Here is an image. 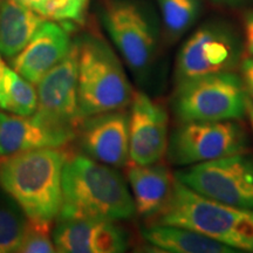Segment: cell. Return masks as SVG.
Returning <instances> with one entry per match:
<instances>
[{
  "mask_svg": "<svg viewBox=\"0 0 253 253\" xmlns=\"http://www.w3.org/2000/svg\"><path fill=\"white\" fill-rule=\"evenodd\" d=\"M135 204L128 185L116 168L84 154L68 155L62 170V203L59 219L95 218L130 219Z\"/></svg>",
  "mask_w": 253,
  "mask_h": 253,
  "instance_id": "cell-1",
  "label": "cell"
},
{
  "mask_svg": "<svg viewBox=\"0 0 253 253\" xmlns=\"http://www.w3.org/2000/svg\"><path fill=\"white\" fill-rule=\"evenodd\" d=\"M67 156L62 148H43L0 157V188L28 219L53 223L58 218Z\"/></svg>",
  "mask_w": 253,
  "mask_h": 253,
  "instance_id": "cell-2",
  "label": "cell"
},
{
  "mask_svg": "<svg viewBox=\"0 0 253 253\" xmlns=\"http://www.w3.org/2000/svg\"><path fill=\"white\" fill-rule=\"evenodd\" d=\"M150 224L185 227L236 251L253 252V211L205 197L176 177L169 201Z\"/></svg>",
  "mask_w": 253,
  "mask_h": 253,
  "instance_id": "cell-3",
  "label": "cell"
},
{
  "mask_svg": "<svg viewBox=\"0 0 253 253\" xmlns=\"http://www.w3.org/2000/svg\"><path fill=\"white\" fill-rule=\"evenodd\" d=\"M77 42L79 114L82 121L89 116L130 106L134 90L112 47L90 34L81 37Z\"/></svg>",
  "mask_w": 253,
  "mask_h": 253,
  "instance_id": "cell-4",
  "label": "cell"
},
{
  "mask_svg": "<svg viewBox=\"0 0 253 253\" xmlns=\"http://www.w3.org/2000/svg\"><path fill=\"white\" fill-rule=\"evenodd\" d=\"M246 90L235 72L177 82L172 110L177 121H227L246 116Z\"/></svg>",
  "mask_w": 253,
  "mask_h": 253,
  "instance_id": "cell-5",
  "label": "cell"
},
{
  "mask_svg": "<svg viewBox=\"0 0 253 253\" xmlns=\"http://www.w3.org/2000/svg\"><path fill=\"white\" fill-rule=\"evenodd\" d=\"M248 150V132L238 120L183 122L169 136L167 157L189 167Z\"/></svg>",
  "mask_w": 253,
  "mask_h": 253,
  "instance_id": "cell-6",
  "label": "cell"
},
{
  "mask_svg": "<svg viewBox=\"0 0 253 253\" xmlns=\"http://www.w3.org/2000/svg\"><path fill=\"white\" fill-rule=\"evenodd\" d=\"M175 177L205 197L253 211V157L246 153L184 167Z\"/></svg>",
  "mask_w": 253,
  "mask_h": 253,
  "instance_id": "cell-7",
  "label": "cell"
},
{
  "mask_svg": "<svg viewBox=\"0 0 253 253\" xmlns=\"http://www.w3.org/2000/svg\"><path fill=\"white\" fill-rule=\"evenodd\" d=\"M244 58V46L229 25L209 23L183 43L176 59V84L188 79L233 72Z\"/></svg>",
  "mask_w": 253,
  "mask_h": 253,
  "instance_id": "cell-8",
  "label": "cell"
},
{
  "mask_svg": "<svg viewBox=\"0 0 253 253\" xmlns=\"http://www.w3.org/2000/svg\"><path fill=\"white\" fill-rule=\"evenodd\" d=\"M102 21L110 39L129 68L136 74L148 72L156 54V32L138 5L113 0L102 12Z\"/></svg>",
  "mask_w": 253,
  "mask_h": 253,
  "instance_id": "cell-9",
  "label": "cell"
},
{
  "mask_svg": "<svg viewBox=\"0 0 253 253\" xmlns=\"http://www.w3.org/2000/svg\"><path fill=\"white\" fill-rule=\"evenodd\" d=\"M79 48L77 40L68 54L38 82V106L33 115L52 126L77 131L82 120L78 99Z\"/></svg>",
  "mask_w": 253,
  "mask_h": 253,
  "instance_id": "cell-10",
  "label": "cell"
},
{
  "mask_svg": "<svg viewBox=\"0 0 253 253\" xmlns=\"http://www.w3.org/2000/svg\"><path fill=\"white\" fill-rule=\"evenodd\" d=\"M169 136V115L163 104L143 91H134L129 112L130 162H161L167 156Z\"/></svg>",
  "mask_w": 253,
  "mask_h": 253,
  "instance_id": "cell-11",
  "label": "cell"
},
{
  "mask_svg": "<svg viewBox=\"0 0 253 253\" xmlns=\"http://www.w3.org/2000/svg\"><path fill=\"white\" fill-rule=\"evenodd\" d=\"M79 141L84 155L114 168L128 166L129 113L112 110L89 116L78 128Z\"/></svg>",
  "mask_w": 253,
  "mask_h": 253,
  "instance_id": "cell-12",
  "label": "cell"
},
{
  "mask_svg": "<svg viewBox=\"0 0 253 253\" xmlns=\"http://www.w3.org/2000/svg\"><path fill=\"white\" fill-rule=\"evenodd\" d=\"M53 242L60 253H120L128 248L126 232L115 221L95 218L59 219Z\"/></svg>",
  "mask_w": 253,
  "mask_h": 253,
  "instance_id": "cell-13",
  "label": "cell"
},
{
  "mask_svg": "<svg viewBox=\"0 0 253 253\" xmlns=\"http://www.w3.org/2000/svg\"><path fill=\"white\" fill-rule=\"evenodd\" d=\"M75 136L77 131L52 126L36 115L0 112V157L43 148H63Z\"/></svg>",
  "mask_w": 253,
  "mask_h": 253,
  "instance_id": "cell-14",
  "label": "cell"
},
{
  "mask_svg": "<svg viewBox=\"0 0 253 253\" xmlns=\"http://www.w3.org/2000/svg\"><path fill=\"white\" fill-rule=\"evenodd\" d=\"M71 31L54 21H43L25 48L11 59V68L38 84L56 63L68 54Z\"/></svg>",
  "mask_w": 253,
  "mask_h": 253,
  "instance_id": "cell-15",
  "label": "cell"
},
{
  "mask_svg": "<svg viewBox=\"0 0 253 253\" xmlns=\"http://www.w3.org/2000/svg\"><path fill=\"white\" fill-rule=\"evenodd\" d=\"M126 178L131 189L136 213L142 217L156 216L171 196L175 173L158 163L135 164L126 170Z\"/></svg>",
  "mask_w": 253,
  "mask_h": 253,
  "instance_id": "cell-16",
  "label": "cell"
},
{
  "mask_svg": "<svg viewBox=\"0 0 253 253\" xmlns=\"http://www.w3.org/2000/svg\"><path fill=\"white\" fill-rule=\"evenodd\" d=\"M145 242L162 252L170 253H233L235 249L185 227L149 224L142 230Z\"/></svg>",
  "mask_w": 253,
  "mask_h": 253,
  "instance_id": "cell-17",
  "label": "cell"
},
{
  "mask_svg": "<svg viewBox=\"0 0 253 253\" xmlns=\"http://www.w3.org/2000/svg\"><path fill=\"white\" fill-rule=\"evenodd\" d=\"M43 21L15 0H0V54L12 59L20 53Z\"/></svg>",
  "mask_w": 253,
  "mask_h": 253,
  "instance_id": "cell-18",
  "label": "cell"
},
{
  "mask_svg": "<svg viewBox=\"0 0 253 253\" xmlns=\"http://www.w3.org/2000/svg\"><path fill=\"white\" fill-rule=\"evenodd\" d=\"M38 94L34 84L14 69L6 67L0 93V108L14 115L31 116L36 113Z\"/></svg>",
  "mask_w": 253,
  "mask_h": 253,
  "instance_id": "cell-19",
  "label": "cell"
},
{
  "mask_svg": "<svg viewBox=\"0 0 253 253\" xmlns=\"http://www.w3.org/2000/svg\"><path fill=\"white\" fill-rule=\"evenodd\" d=\"M48 21L73 31L86 23L89 0H15Z\"/></svg>",
  "mask_w": 253,
  "mask_h": 253,
  "instance_id": "cell-20",
  "label": "cell"
},
{
  "mask_svg": "<svg viewBox=\"0 0 253 253\" xmlns=\"http://www.w3.org/2000/svg\"><path fill=\"white\" fill-rule=\"evenodd\" d=\"M26 224L27 216L13 199L0 201V253L19 252Z\"/></svg>",
  "mask_w": 253,
  "mask_h": 253,
  "instance_id": "cell-21",
  "label": "cell"
},
{
  "mask_svg": "<svg viewBox=\"0 0 253 253\" xmlns=\"http://www.w3.org/2000/svg\"><path fill=\"white\" fill-rule=\"evenodd\" d=\"M163 24L171 39H177L197 20L201 11L199 0H158Z\"/></svg>",
  "mask_w": 253,
  "mask_h": 253,
  "instance_id": "cell-22",
  "label": "cell"
},
{
  "mask_svg": "<svg viewBox=\"0 0 253 253\" xmlns=\"http://www.w3.org/2000/svg\"><path fill=\"white\" fill-rule=\"evenodd\" d=\"M52 224L27 218L26 229L19 253H53L56 252L53 242Z\"/></svg>",
  "mask_w": 253,
  "mask_h": 253,
  "instance_id": "cell-23",
  "label": "cell"
},
{
  "mask_svg": "<svg viewBox=\"0 0 253 253\" xmlns=\"http://www.w3.org/2000/svg\"><path fill=\"white\" fill-rule=\"evenodd\" d=\"M240 78L250 100L253 102V58L245 56L239 66Z\"/></svg>",
  "mask_w": 253,
  "mask_h": 253,
  "instance_id": "cell-24",
  "label": "cell"
},
{
  "mask_svg": "<svg viewBox=\"0 0 253 253\" xmlns=\"http://www.w3.org/2000/svg\"><path fill=\"white\" fill-rule=\"evenodd\" d=\"M244 26V55L253 58V9L248 11L243 18Z\"/></svg>",
  "mask_w": 253,
  "mask_h": 253,
  "instance_id": "cell-25",
  "label": "cell"
},
{
  "mask_svg": "<svg viewBox=\"0 0 253 253\" xmlns=\"http://www.w3.org/2000/svg\"><path fill=\"white\" fill-rule=\"evenodd\" d=\"M246 118L249 119L250 123H251L253 130V102L250 100L249 96H246Z\"/></svg>",
  "mask_w": 253,
  "mask_h": 253,
  "instance_id": "cell-26",
  "label": "cell"
},
{
  "mask_svg": "<svg viewBox=\"0 0 253 253\" xmlns=\"http://www.w3.org/2000/svg\"><path fill=\"white\" fill-rule=\"evenodd\" d=\"M7 66L5 65L4 60H2V55L0 54V93H1V87H2V79H4V73Z\"/></svg>",
  "mask_w": 253,
  "mask_h": 253,
  "instance_id": "cell-27",
  "label": "cell"
},
{
  "mask_svg": "<svg viewBox=\"0 0 253 253\" xmlns=\"http://www.w3.org/2000/svg\"><path fill=\"white\" fill-rule=\"evenodd\" d=\"M218 1H224V2H239L243 0H218Z\"/></svg>",
  "mask_w": 253,
  "mask_h": 253,
  "instance_id": "cell-28",
  "label": "cell"
}]
</instances>
